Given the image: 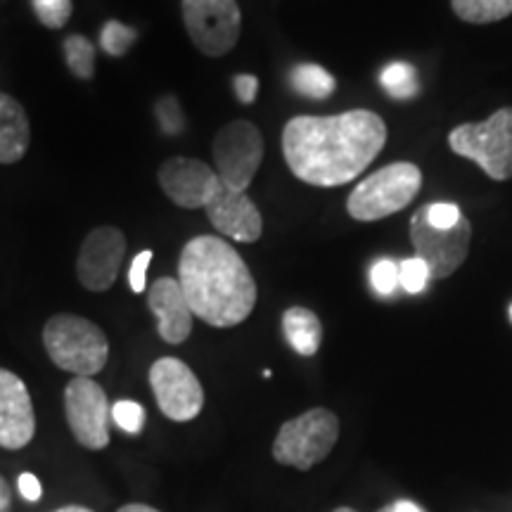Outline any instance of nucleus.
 <instances>
[{
	"mask_svg": "<svg viewBox=\"0 0 512 512\" xmlns=\"http://www.w3.org/2000/svg\"><path fill=\"white\" fill-rule=\"evenodd\" d=\"M387 143L380 114L349 110L335 117H294L283 128V155L302 183L337 188L356 181Z\"/></svg>",
	"mask_w": 512,
	"mask_h": 512,
	"instance_id": "f257e3e1",
	"label": "nucleus"
},
{
	"mask_svg": "<svg viewBox=\"0 0 512 512\" xmlns=\"http://www.w3.org/2000/svg\"><path fill=\"white\" fill-rule=\"evenodd\" d=\"M178 283L192 316L211 328H235L256 306V283L245 259L216 235H200L183 247Z\"/></svg>",
	"mask_w": 512,
	"mask_h": 512,
	"instance_id": "f03ea898",
	"label": "nucleus"
},
{
	"mask_svg": "<svg viewBox=\"0 0 512 512\" xmlns=\"http://www.w3.org/2000/svg\"><path fill=\"white\" fill-rule=\"evenodd\" d=\"M43 344L50 361L76 377L98 375L110 358V342L105 332L93 320L74 313L50 318L43 328Z\"/></svg>",
	"mask_w": 512,
	"mask_h": 512,
	"instance_id": "7ed1b4c3",
	"label": "nucleus"
},
{
	"mask_svg": "<svg viewBox=\"0 0 512 512\" xmlns=\"http://www.w3.org/2000/svg\"><path fill=\"white\" fill-rule=\"evenodd\" d=\"M422 188V171L418 164L394 162L375 171L366 181L351 190L347 211L351 219L370 223L387 219L396 211L406 209Z\"/></svg>",
	"mask_w": 512,
	"mask_h": 512,
	"instance_id": "20e7f679",
	"label": "nucleus"
},
{
	"mask_svg": "<svg viewBox=\"0 0 512 512\" xmlns=\"http://www.w3.org/2000/svg\"><path fill=\"white\" fill-rule=\"evenodd\" d=\"M448 147L458 157L475 162L494 181L512 178V107H501L486 121L456 126Z\"/></svg>",
	"mask_w": 512,
	"mask_h": 512,
	"instance_id": "39448f33",
	"label": "nucleus"
},
{
	"mask_svg": "<svg viewBox=\"0 0 512 512\" xmlns=\"http://www.w3.org/2000/svg\"><path fill=\"white\" fill-rule=\"evenodd\" d=\"M339 439V420L328 408H311L287 420L273 441V458L280 465L311 470L330 456Z\"/></svg>",
	"mask_w": 512,
	"mask_h": 512,
	"instance_id": "423d86ee",
	"label": "nucleus"
},
{
	"mask_svg": "<svg viewBox=\"0 0 512 512\" xmlns=\"http://www.w3.org/2000/svg\"><path fill=\"white\" fill-rule=\"evenodd\" d=\"M214 171L223 183L235 192H247L256 171L264 162V136L252 121H230L216 133L214 145Z\"/></svg>",
	"mask_w": 512,
	"mask_h": 512,
	"instance_id": "0eeeda50",
	"label": "nucleus"
},
{
	"mask_svg": "<svg viewBox=\"0 0 512 512\" xmlns=\"http://www.w3.org/2000/svg\"><path fill=\"white\" fill-rule=\"evenodd\" d=\"M411 240L415 256L430 268V278L444 280L456 273L470 254L472 223L463 216L453 228H434L427 221V209L420 207L411 219Z\"/></svg>",
	"mask_w": 512,
	"mask_h": 512,
	"instance_id": "6e6552de",
	"label": "nucleus"
},
{
	"mask_svg": "<svg viewBox=\"0 0 512 512\" xmlns=\"http://www.w3.org/2000/svg\"><path fill=\"white\" fill-rule=\"evenodd\" d=\"M183 22L202 55L223 57L238 43L242 12L238 0H183Z\"/></svg>",
	"mask_w": 512,
	"mask_h": 512,
	"instance_id": "1a4fd4ad",
	"label": "nucleus"
},
{
	"mask_svg": "<svg viewBox=\"0 0 512 512\" xmlns=\"http://www.w3.org/2000/svg\"><path fill=\"white\" fill-rule=\"evenodd\" d=\"M64 413L69 430L81 446L100 451L110 444L112 408L105 389L93 377H74L64 389Z\"/></svg>",
	"mask_w": 512,
	"mask_h": 512,
	"instance_id": "9d476101",
	"label": "nucleus"
},
{
	"mask_svg": "<svg viewBox=\"0 0 512 512\" xmlns=\"http://www.w3.org/2000/svg\"><path fill=\"white\" fill-rule=\"evenodd\" d=\"M150 387L155 392L159 411L169 420L190 422L202 413L204 389L181 358L166 356L152 363Z\"/></svg>",
	"mask_w": 512,
	"mask_h": 512,
	"instance_id": "9b49d317",
	"label": "nucleus"
},
{
	"mask_svg": "<svg viewBox=\"0 0 512 512\" xmlns=\"http://www.w3.org/2000/svg\"><path fill=\"white\" fill-rule=\"evenodd\" d=\"M157 178L164 195L181 209H204L223 185L214 166L190 157L166 159Z\"/></svg>",
	"mask_w": 512,
	"mask_h": 512,
	"instance_id": "f8f14e48",
	"label": "nucleus"
},
{
	"mask_svg": "<svg viewBox=\"0 0 512 512\" xmlns=\"http://www.w3.org/2000/svg\"><path fill=\"white\" fill-rule=\"evenodd\" d=\"M126 256V238L119 228L100 226L83 240L76 259L79 283L91 292H105L117 283L121 261Z\"/></svg>",
	"mask_w": 512,
	"mask_h": 512,
	"instance_id": "ddd939ff",
	"label": "nucleus"
},
{
	"mask_svg": "<svg viewBox=\"0 0 512 512\" xmlns=\"http://www.w3.org/2000/svg\"><path fill=\"white\" fill-rule=\"evenodd\" d=\"M36 415L27 384L0 368V446L19 451L34 439Z\"/></svg>",
	"mask_w": 512,
	"mask_h": 512,
	"instance_id": "4468645a",
	"label": "nucleus"
},
{
	"mask_svg": "<svg viewBox=\"0 0 512 512\" xmlns=\"http://www.w3.org/2000/svg\"><path fill=\"white\" fill-rule=\"evenodd\" d=\"M207 219L223 238L238 242H256L264 233V219L256 204L249 200L247 192L230 190L226 183L216 192L207 207Z\"/></svg>",
	"mask_w": 512,
	"mask_h": 512,
	"instance_id": "2eb2a0df",
	"label": "nucleus"
},
{
	"mask_svg": "<svg viewBox=\"0 0 512 512\" xmlns=\"http://www.w3.org/2000/svg\"><path fill=\"white\" fill-rule=\"evenodd\" d=\"M150 311L157 316L159 337L169 344H183L192 332V311L178 278H159L147 294Z\"/></svg>",
	"mask_w": 512,
	"mask_h": 512,
	"instance_id": "dca6fc26",
	"label": "nucleus"
},
{
	"mask_svg": "<svg viewBox=\"0 0 512 512\" xmlns=\"http://www.w3.org/2000/svg\"><path fill=\"white\" fill-rule=\"evenodd\" d=\"M31 126L24 107L15 98L0 93V164H17L27 155Z\"/></svg>",
	"mask_w": 512,
	"mask_h": 512,
	"instance_id": "f3484780",
	"label": "nucleus"
},
{
	"mask_svg": "<svg viewBox=\"0 0 512 512\" xmlns=\"http://www.w3.org/2000/svg\"><path fill=\"white\" fill-rule=\"evenodd\" d=\"M283 332L290 347L302 356L318 354L323 342V325L316 313L304 306H292L283 313Z\"/></svg>",
	"mask_w": 512,
	"mask_h": 512,
	"instance_id": "a211bd4d",
	"label": "nucleus"
},
{
	"mask_svg": "<svg viewBox=\"0 0 512 512\" xmlns=\"http://www.w3.org/2000/svg\"><path fill=\"white\" fill-rule=\"evenodd\" d=\"M290 81L294 91L311 100L330 98L337 88L335 76L325 67H320V64H299L290 74Z\"/></svg>",
	"mask_w": 512,
	"mask_h": 512,
	"instance_id": "6ab92c4d",
	"label": "nucleus"
},
{
	"mask_svg": "<svg viewBox=\"0 0 512 512\" xmlns=\"http://www.w3.org/2000/svg\"><path fill=\"white\" fill-rule=\"evenodd\" d=\"M456 17L470 24H494L512 15V0H451Z\"/></svg>",
	"mask_w": 512,
	"mask_h": 512,
	"instance_id": "aec40b11",
	"label": "nucleus"
},
{
	"mask_svg": "<svg viewBox=\"0 0 512 512\" xmlns=\"http://www.w3.org/2000/svg\"><path fill=\"white\" fill-rule=\"evenodd\" d=\"M382 88L396 100H411L420 93L418 72L406 62H394L382 69L380 74Z\"/></svg>",
	"mask_w": 512,
	"mask_h": 512,
	"instance_id": "412c9836",
	"label": "nucleus"
},
{
	"mask_svg": "<svg viewBox=\"0 0 512 512\" xmlns=\"http://www.w3.org/2000/svg\"><path fill=\"white\" fill-rule=\"evenodd\" d=\"M64 57H67L69 72L88 81L95 74V48L86 36L72 34L64 38Z\"/></svg>",
	"mask_w": 512,
	"mask_h": 512,
	"instance_id": "4be33fe9",
	"label": "nucleus"
},
{
	"mask_svg": "<svg viewBox=\"0 0 512 512\" xmlns=\"http://www.w3.org/2000/svg\"><path fill=\"white\" fill-rule=\"evenodd\" d=\"M133 41H136V31H133L131 27H126V24L117 22V19H112V22H107L105 27H102L100 43H102V50H105L107 55H112V57L126 55L128 48L133 46Z\"/></svg>",
	"mask_w": 512,
	"mask_h": 512,
	"instance_id": "5701e85b",
	"label": "nucleus"
},
{
	"mask_svg": "<svg viewBox=\"0 0 512 512\" xmlns=\"http://www.w3.org/2000/svg\"><path fill=\"white\" fill-rule=\"evenodd\" d=\"M430 268L418 256L413 259H403L399 264V285L408 294H420L430 283Z\"/></svg>",
	"mask_w": 512,
	"mask_h": 512,
	"instance_id": "b1692460",
	"label": "nucleus"
},
{
	"mask_svg": "<svg viewBox=\"0 0 512 512\" xmlns=\"http://www.w3.org/2000/svg\"><path fill=\"white\" fill-rule=\"evenodd\" d=\"M43 27L62 29L72 17V0H31Z\"/></svg>",
	"mask_w": 512,
	"mask_h": 512,
	"instance_id": "393cba45",
	"label": "nucleus"
},
{
	"mask_svg": "<svg viewBox=\"0 0 512 512\" xmlns=\"http://www.w3.org/2000/svg\"><path fill=\"white\" fill-rule=\"evenodd\" d=\"M112 418L128 434H140L145 425V411L136 401H117L112 406Z\"/></svg>",
	"mask_w": 512,
	"mask_h": 512,
	"instance_id": "a878e982",
	"label": "nucleus"
},
{
	"mask_svg": "<svg viewBox=\"0 0 512 512\" xmlns=\"http://www.w3.org/2000/svg\"><path fill=\"white\" fill-rule=\"evenodd\" d=\"M370 283H373L377 294L389 297V294H394L396 287H399V266H396L392 259H380L373 268H370Z\"/></svg>",
	"mask_w": 512,
	"mask_h": 512,
	"instance_id": "bb28decb",
	"label": "nucleus"
},
{
	"mask_svg": "<svg viewBox=\"0 0 512 512\" xmlns=\"http://www.w3.org/2000/svg\"><path fill=\"white\" fill-rule=\"evenodd\" d=\"M157 117L159 124H162L164 133L169 136H176V133L183 131V112L178 107L176 98H162L157 102Z\"/></svg>",
	"mask_w": 512,
	"mask_h": 512,
	"instance_id": "cd10ccee",
	"label": "nucleus"
},
{
	"mask_svg": "<svg viewBox=\"0 0 512 512\" xmlns=\"http://www.w3.org/2000/svg\"><path fill=\"white\" fill-rule=\"evenodd\" d=\"M425 209H427V221H430L434 228H453L460 219H463L460 209L451 202H432V204H425Z\"/></svg>",
	"mask_w": 512,
	"mask_h": 512,
	"instance_id": "c85d7f7f",
	"label": "nucleus"
},
{
	"mask_svg": "<svg viewBox=\"0 0 512 512\" xmlns=\"http://www.w3.org/2000/svg\"><path fill=\"white\" fill-rule=\"evenodd\" d=\"M152 264V252L150 249H143L136 259L131 261V268H128V287H131L136 294H143L147 287V268Z\"/></svg>",
	"mask_w": 512,
	"mask_h": 512,
	"instance_id": "c756f323",
	"label": "nucleus"
},
{
	"mask_svg": "<svg viewBox=\"0 0 512 512\" xmlns=\"http://www.w3.org/2000/svg\"><path fill=\"white\" fill-rule=\"evenodd\" d=\"M233 88L238 93V100L245 102V105H252L256 100V93H259V79L252 74H238L233 79Z\"/></svg>",
	"mask_w": 512,
	"mask_h": 512,
	"instance_id": "7c9ffc66",
	"label": "nucleus"
},
{
	"mask_svg": "<svg viewBox=\"0 0 512 512\" xmlns=\"http://www.w3.org/2000/svg\"><path fill=\"white\" fill-rule=\"evenodd\" d=\"M19 491H22V496L27 498V501H41L43 491H41V482H38L36 475H31V472H24L22 477H19Z\"/></svg>",
	"mask_w": 512,
	"mask_h": 512,
	"instance_id": "2f4dec72",
	"label": "nucleus"
},
{
	"mask_svg": "<svg viewBox=\"0 0 512 512\" xmlns=\"http://www.w3.org/2000/svg\"><path fill=\"white\" fill-rule=\"evenodd\" d=\"M12 508V489L10 484L5 482V477L0 475V512H10Z\"/></svg>",
	"mask_w": 512,
	"mask_h": 512,
	"instance_id": "473e14b6",
	"label": "nucleus"
},
{
	"mask_svg": "<svg viewBox=\"0 0 512 512\" xmlns=\"http://www.w3.org/2000/svg\"><path fill=\"white\" fill-rule=\"evenodd\" d=\"M377 512H422L418 505L415 503H408V501H396L392 505H387V508L377 510Z\"/></svg>",
	"mask_w": 512,
	"mask_h": 512,
	"instance_id": "72a5a7b5",
	"label": "nucleus"
},
{
	"mask_svg": "<svg viewBox=\"0 0 512 512\" xmlns=\"http://www.w3.org/2000/svg\"><path fill=\"white\" fill-rule=\"evenodd\" d=\"M117 512H159L152 508V505H145V503H128V505H121Z\"/></svg>",
	"mask_w": 512,
	"mask_h": 512,
	"instance_id": "f704fd0d",
	"label": "nucleus"
},
{
	"mask_svg": "<svg viewBox=\"0 0 512 512\" xmlns=\"http://www.w3.org/2000/svg\"><path fill=\"white\" fill-rule=\"evenodd\" d=\"M55 512H93L91 508H83V505H67V508H60Z\"/></svg>",
	"mask_w": 512,
	"mask_h": 512,
	"instance_id": "c9c22d12",
	"label": "nucleus"
},
{
	"mask_svg": "<svg viewBox=\"0 0 512 512\" xmlns=\"http://www.w3.org/2000/svg\"><path fill=\"white\" fill-rule=\"evenodd\" d=\"M332 512H356V510H351V508H337V510H332Z\"/></svg>",
	"mask_w": 512,
	"mask_h": 512,
	"instance_id": "e433bc0d",
	"label": "nucleus"
},
{
	"mask_svg": "<svg viewBox=\"0 0 512 512\" xmlns=\"http://www.w3.org/2000/svg\"><path fill=\"white\" fill-rule=\"evenodd\" d=\"M510 320H512V306H510Z\"/></svg>",
	"mask_w": 512,
	"mask_h": 512,
	"instance_id": "4c0bfd02",
	"label": "nucleus"
}]
</instances>
